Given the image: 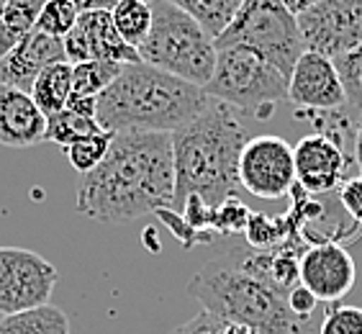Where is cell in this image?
<instances>
[{
	"instance_id": "cell-14",
	"label": "cell",
	"mask_w": 362,
	"mask_h": 334,
	"mask_svg": "<svg viewBox=\"0 0 362 334\" xmlns=\"http://www.w3.org/2000/svg\"><path fill=\"white\" fill-rule=\"evenodd\" d=\"M357 283V265L344 244H311L300 258V286L321 304H334Z\"/></svg>"
},
{
	"instance_id": "cell-16",
	"label": "cell",
	"mask_w": 362,
	"mask_h": 334,
	"mask_svg": "<svg viewBox=\"0 0 362 334\" xmlns=\"http://www.w3.org/2000/svg\"><path fill=\"white\" fill-rule=\"evenodd\" d=\"M47 142V113L36 105L31 93L0 85V144L28 149Z\"/></svg>"
},
{
	"instance_id": "cell-36",
	"label": "cell",
	"mask_w": 362,
	"mask_h": 334,
	"mask_svg": "<svg viewBox=\"0 0 362 334\" xmlns=\"http://www.w3.org/2000/svg\"><path fill=\"white\" fill-rule=\"evenodd\" d=\"M6 3L8 0H0V16H3V11H6Z\"/></svg>"
},
{
	"instance_id": "cell-12",
	"label": "cell",
	"mask_w": 362,
	"mask_h": 334,
	"mask_svg": "<svg viewBox=\"0 0 362 334\" xmlns=\"http://www.w3.org/2000/svg\"><path fill=\"white\" fill-rule=\"evenodd\" d=\"M296 183L308 195H329L341 188L349 178V149L324 132L308 134L293 146Z\"/></svg>"
},
{
	"instance_id": "cell-6",
	"label": "cell",
	"mask_w": 362,
	"mask_h": 334,
	"mask_svg": "<svg viewBox=\"0 0 362 334\" xmlns=\"http://www.w3.org/2000/svg\"><path fill=\"white\" fill-rule=\"evenodd\" d=\"M203 91L237 113L265 119L275 105L288 100V77L255 49L221 47L214 75Z\"/></svg>"
},
{
	"instance_id": "cell-15",
	"label": "cell",
	"mask_w": 362,
	"mask_h": 334,
	"mask_svg": "<svg viewBox=\"0 0 362 334\" xmlns=\"http://www.w3.org/2000/svg\"><path fill=\"white\" fill-rule=\"evenodd\" d=\"M54 62H67L62 39L34 28L21 44L0 57V85H13L31 93L39 72Z\"/></svg>"
},
{
	"instance_id": "cell-21",
	"label": "cell",
	"mask_w": 362,
	"mask_h": 334,
	"mask_svg": "<svg viewBox=\"0 0 362 334\" xmlns=\"http://www.w3.org/2000/svg\"><path fill=\"white\" fill-rule=\"evenodd\" d=\"M170 3L193 16L214 39H218L226 31V26L234 21L244 0H170Z\"/></svg>"
},
{
	"instance_id": "cell-22",
	"label": "cell",
	"mask_w": 362,
	"mask_h": 334,
	"mask_svg": "<svg viewBox=\"0 0 362 334\" xmlns=\"http://www.w3.org/2000/svg\"><path fill=\"white\" fill-rule=\"evenodd\" d=\"M121 70H124V64L103 62V59H88V62L72 64V96L98 98L119 77Z\"/></svg>"
},
{
	"instance_id": "cell-17",
	"label": "cell",
	"mask_w": 362,
	"mask_h": 334,
	"mask_svg": "<svg viewBox=\"0 0 362 334\" xmlns=\"http://www.w3.org/2000/svg\"><path fill=\"white\" fill-rule=\"evenodd\" d=\"M0 334H70V316L52 304L18 313H3Z\"/></svg>"
},
{
	"instance_id": "cell-23",
	"label": "cell",
	"mask_w": 362,
	"mask_h": 334,
	"mask_svg": "<svg viewBox=\"0 0 362 334\" xmlns=\"http://www.w3.org/2000/svg\"><path fill=\"white\" fill-rule=\"evenodd\" d=\"M103 126L98 124V119L93 116H83V113H75L70 108H62V111L47 116V142L57 146H70L72 142L83 139L88 134L100 132Z\"/></svg>"
},
{
	"instance_id": "cell-20",
	"label": "cell",
	"mask_w": 362,
	"mask_h": 334,
	"mask_svg": "<svg viewBox=\"0 0 362 334\" xmlns=\"http://www.w3.org/2000/svg\"><path fill=\"white\" fill-rule=\"evenodd\" d=\"M111 16L121 39L129 47L139 49L152 28V0H119Z\"/></svg>"
},
{
	"instance_id": "cell-2",
	"label": "cell",
	"mask_w": 362,
	"mask_h": 334,
	"mask_svg": "<svg viewBox=\"0 0 362 334\" xmlns=\"http://www.w3.org/2000/svg\"><path fill=\"white\" fill-rule=\"evenodd\" d=\"M247 129L231 105L214 100L188 126L173 134L175 157V209L180 211L190 195L209 206H221L237 195L239 157L247 144Z\"/></svg>"
},
{
	"instance_id": "cell-28",
	"label": "cell",
	"mask_w": 362,
	"mask_h": 334,
	"mask_svg": "<svg viewBox=\"0 0 362 334\" xmlns=\"http://www.w3.org/2000/svg\"><path fill=\"white\" fill-rule=\"evenodd\" d=\"M319 334H362V306H332L321 319Z\"/></svg>"
},
{
	"instance_id": "cell-35",
	"label": "cell",
	"mask_w": 362,
	"mask_h": 334,
	"mask_svg": "<svg viewBox=\"0 0 362 334\" xmlns=\"http://www.w3.org/2000/svg\"><path fill=\"white\" fill-rule=\"evenodd\" d=\"M221 334H259V332L252 327H244V324H226Z\"/></svg>"
},
{
	"instance_id": "cell-9",
	"label": "cell",
	"mask_w": 362,
	"mask_h": 334,
	"mask_svg": "<svg viewBox=\"0 0 362 334\" xmlns=\"http://www.w3.org/2000/svg\"><path fill=\"white\" fill-rule=\"evenodd\" d=\"M239 185L265 201H280L291 195L296 188L293 146L275 134L250 139L239 157Z\"/></svg>"
},
{
	"instance_id": "cell-31",
	"label": "cell",
	"mask_w": 362,
	"mask_h": 334,
	"mask_svg": "<svg viewBox=\"0 0 362 334\" xmlns=\"http://www.w3.org/2000/svg\"><path fill=\"white\" fill-rule=\"evenodd\" d=\"M223 327H226V321H221L218 316H214L209 311H201L198 316L185 321V324L175 327L170 334H221Z\"/></svg>"
},
{
	"instance_id": "cell-30",
	"label": "cell",
	"mask_w": 362,
	"mask_h": 334,
	"mask_svg": "<svg viewBox=\"0 0 362 334\" xmlns=\"http://www.w3.org/2000/svg\"><path fill=\"white\" fill-rule=\"evenodd\" d=\"M288 306H291V311L298 316V319H303V321H311L314 319V313H316V309H319V304L321 301L316 299L314 293L308 291L306 286H293L291 291H288Z\"/></svg>"
},
{
	"instance_id": "cell-11",
	"label": "cell",
	"mask_w": 362,
	"mask_h": 334,
	"mask_svg": "<svg viewBox=\"0 0 362 334\" xmlns=\"http://www.w3.org/2000/svg\"><path fill=\"white\" fill-rule=\"evenodd\" d=\"M288 100L298 108V116L349 108L334 59L306 49L288 77Z\"/></svg>"
},
{
	"instance_id": "cell-32",
	"label": "cell",
	"mask_w": 362,
	"mask_h": 334,
	"mask_svg": "<svg viewBox=\"0 0 362 334\" xmlns=\"http://www.w3.org/2000/svg\"><path fill=\"white\" fill-rule=\"evenodd\" d=\"M70 3L80 13H88V11H113L119 0H70Z\"/></svg>"
},
{
	"instance_id": "cell-34",
	"label": "cell",
	"mask_w": 362,
	"mask_h": 334,
	"mask_svg": "<svg viewBox=\"0 0 362 334\" xmlns=\"http://www.w3.org/2000/svg\"><path fill=\"white\" fill-rule=\"evenodd\" d=\"M283 3H286V6H288V11H291V13L300 16V13H303V11H308V8H311V6H316L319 0H283Z\"/></svg>"
},
{
	"instance_id": "cell-5",
	"label": "cell",
	"mask_w": 362,
	"mask_h": 334,
	"mask_svg": "<svg viewBox=\"0 0 362 334\" xmlns=\"http://www.w3.org/2000/svg\"><path fill=\"white\" fill-rule=\"evenodd\" d=\"M139 59L198 88L216 67V39L170 0H152V28L139 49Z\"/></svg>"
},
{
	"instance_id": "cell-1",
	"label": "cell",
	"mask_w": 362,
	"mask_h": 334,
	"mask_svg": "<svg viewBox=\"0 0 362 334\" xmlns=\"http://www.w3.org/2000/svg\"><path fill=\"white\" fill-rule=\"evenodd\" d=\"M75 209L103 224H126L175 209L173 134H113L103 162L80 175Z\"/></svg>"
},
{
	"instance_id": "cell-10",
	"label": "cell",
	"mask_w": 362,
	"mask_h": 334,
	"mask_svg": "<svg viewBox=\"0 0 362 334\" xmlns=\"http://www.w3.org/2000/svg\"><path fill=\"white\" fill-rule=\"evenodd\" d=\"M308 52L334 59L362 44V0H319L298 16Z\"/></svg>"
},
{
	"instance_id": "cell-19",
	"label": "cell",
	"mask_w": 362,
	"mask_h": 334,
	"mask_svg": "<svg viewBox=\"0 0 362 334\" xmlns=\"http://www.w3.org/2000/svg\"><path fill=\"white\" fill-rule=\"evenodd\" d=\"M42 6L44 0H8L0 16V57H6L34 31Z\"/></svg>"
},
{
	"instance_id": "cell-7",
	"label": "cell",
	"mask_w": 362,
	"mask_h": 334,
	"mask_svg": "<svg viewBox=\"0 0 362 334\" xmlns=\"http://www.w3.org/2000/svg\"><path fill=\"white\" fill-rule=\"evenodd\" d=\"M221 47L255 49L286 77L306 52L298 16L291 13L283 0H244L234 21L216 39V49Z\"/></svg>"
},
{
	"instance_id": "cell-13",
	"label": "cell",
	"mask_w": 362,
	"mask_h": 334,
	"mask_svg": "<svg viewBox=\"0 0 362 334\" xmlns=\"http://www.w3.org/2000/svg\"><path fill=\"white\" fill-rule=\"evenodd\" d=\"M64 57L70 64L88 62V59H103V62H141L139 52L121 39L113 26L111 11H88L80 13L75 28L62 39Z\"/></svg>"
},
{
	"instance_id": "cell-29",
	"label": "cell",
	"mask_w": 362,
	"mask_h": 334,
	"mask_svg": "<svg viewBox=\"0 0 362 334\" xmlns=\"http://www.w3.org/2000/svg\"><path fill=\"white\" fill-rule=\"evenodd\" d=\"M337 195H339L341 209L347 211L349 219L362 226V178L360 175L347 178V180L341 183V188L337 190Z\"/></svg>"
},
{
	"instance_id": "cell-24",
	"label": "cell",
	"mask_w": 362,
	"mask_h": 334,
	"mask_svg": "<svg viewBox=\"0 0 362 334\" xmlns=\"http://www.w3.org/2000/svg\"><path fill=\"white\" fill-rule=\"evenodd\" d=\"M111 139L113 132L100 129V132L88 134L83 139L72 142L70 146H64V154H67V160H70V165L75 167L77 173L85 175L103 162V157L108 154V146H111Z\"/></svg>"
},
{
	"instance_id": "cell-25",
	"label": "cell",
	"mask_w": 362,
	"mask_h": 334,
	"mask_svg": "<svg viewBox=\"0 0 362 334\" xmlns=\"http://www.w3.org/2000/svg\"><path fill=\"white\" fill-rule=\"evenodd\" d=\"M334 67L339 72L341 88L347 96V105L355 113H362V44L334 57Z\"/></svg>"
},
{
	"instance_id": "cell-33",
	"label": "cell",
	"mask_w": 362,
	"mask_h": 334,
	"mask_svg": "<svg viewBox=\"0 0 362 334\" xmlns=\"http://www.w3.org/2000/svg\"><path fill=\"white\" fill-rule=\"evenodd\" d=\"M352 160L357 165V173L362 178V113L357 119V129H355V144H352Z\"/></svg>"
},
{
	"instance_id": "cell-18",
	"label": "cell",
	"mask_w": 362,
	"mask_h": 334,
	"mask_svg": "<svg viewBox=\"0 0 362 334\" xmlns=\"http://www.w3.org/2000/svg\"><path fill=\"white\" fill-rule=\"evenodd\" d=\"M72 96V64L70 62H54L44 67L36 77L31 98L47 116L62 111Z\"/></svg>"
},
{
	"instance_id": "cell-26",
	"label": "cell",
	"mask_w": 362,
	"mask_h": 334,
	"mask_svg": "<svg viewBox=\"0 0 362 334\" xmlns=\"http://www.w3.org/2000/svg\"><path fill=\"white\" fill-rule=\"evenodd\" d=\"M77 18H80V11L70 0H44L39 18H36V28L49 36L64 39L75 28Z\"/></svg>"
},
{
	"instance_id": "cell-8",
	"label": "cell",
	"mask_w": 362,
	"mask_h": 334,
	"mask_svg": "<svg viewBox=\"0 0 362 334\" xmlns=\"http://www.w3.org/2000/svg\"><path fill=\"white\" fill-rule=\"evenodd\" d=\"M57 267L39 252L0 247V313H18L49 304Z\"/></svg>"
},
{
	"instance_id": "cell-4",
	"label": "cell",
	"mask_w": 362,
	"mask_h": 334,
	"mask_svg": "<svg viewBox=\"0 0 362 334\" xmlns=\"http://www.w3.org/2000/svg\"><path fill=\"white\" fill-rule=\"evenodd\" d=\"M188 293L226 324H244L259 334H308L311 321L298 319L288 306V293L265 272L252 267L242 252L211 260L195 272Z\"/></svg>"
},
{
	"instance_id": "cell-3",
	"label": "cell",
	"mask_w": 362,
	"mask_h": 334,
	"mask_svg": "<svg viewBox=\"0 0 362 334\" xmlns=\"http://www.w3.org/2000/svg\"><path fill=\"white\" fill-rule=\"evenodd\" d=\"M211 103V96L193 83L157 70L146 62H129L98 96L95 119L105 132L175 134Z\"/></svg>"
},
{
	"instance_id": "cell-27",
	"label": "cell",
	"mask_w": 362,
	"mask_h": 334,
	"mask_svg": "<svg viewBox=\"0 0 362 334\" xmlns=\"http://www.w3.org/2000/svg\"><path fill=\"white\" fill-rule=\"evenodd\" d=\"M252 219L250 206H244L237 195L223 201L221 206H214V216H211V231L216 234H244L247 224Z\"/></svg>"
}]
</instances>
